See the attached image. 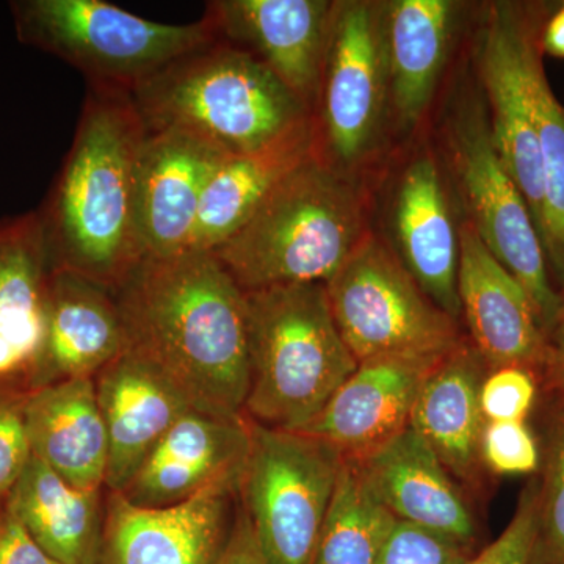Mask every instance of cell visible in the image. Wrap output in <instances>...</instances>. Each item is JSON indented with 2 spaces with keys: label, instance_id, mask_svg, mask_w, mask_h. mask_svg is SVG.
<instances>
[{
  "label": "cell",
  "instance_id": "1",
  "mask_svg": "<svg viewBox=\"0 0 564 564\" xmlns=\"http://www.w3.org/2000/svg\"><path fill=\"white\" fill-rule=\"evenodd\" d=\"M126 350L154 366L199 413L242 417L245 293L210 251L143 256L111 289Z\"/></svg>",
  "mask_w": 564,
  "mask_h": 564
},
{
  "label": "cell",
  "instance_id": "2",
  "mask_svg": "<svg viewBox=\"0 0 564 564\" xmlns=\"http://www.w3.org/2000/svg\"><path fill=\"white\" fill-rule=\"evenodd\" d=\"M144 137L131 93L88 87L73 144L39 210L52 269L115 289L143 258L135 202Z\"/></svg>",
  "mask_w": 564,
  "mask_h": 564
},
{
  "label": "cell",
  "instance_id": "3",
  "mask_svg": "<svg viewBox=\"0 0 564 564\" xmlns=\"http://www.w3.org/2000/svg\"><path fill=\"white\" fill-rule=\"evenodd\" d=\"M131 96L147 131L191 133L228 155L261 150L314 118L263 63L217 39Z\"/></svg>",
  "mask_w": 564,
  "mask_h": 564
},
{
  "label": "cell",
  "instance_id": "4",
  "mask_svg": "<svg viewBox=\"0 0 564 564\" xmlns=\"http://www.w3.org/2000/svg\"><path fill=\"white\" fill-rule=\"evenodd\" d=\"M364 236L361 195L315 152L282 180L239 231L210 252L243 292L326 284Z\"/></svg>",
  "mask_w": 564,
  "mask_h": 564
},
{
  "label": "cell",
  "instance_id": "5",
  "mask_svg": "<svg viewBox=\"0 0 564 564\" xmlns=\"http://www.w3.org/2000/svg\"><path fill=\"white\" fill-rule=\"evenodd\" d=\"M247 310V421L303 432L358 369L334 322L323 282L243 292Z\"/></svg>",
  "mask_w": 564,
  "mask_h": 564
},
{
  "label": "cell",
  "instance_id": "6",
  "mask_svg": "<svg viewBox=\"0 0 564 564\" xmlns=\"http://www.w3.org/2000/svg\"><path fill=\"white\" fill-rule=\"evenodd\" d=\"M10 10L22 44L69 63L95 88L132 93L170 63L215 40L204 18L162 24L104 0H14Z\"/></svg>",
  "mask_w": 564,
  "mask_h": 564
},
{
  "label": "cell",
  "instance_id": "7",
  "mask_svg": "<svg viewBox=\"0 0 564 564\" xmlns=\"http://www.w3.org/2000/svg\"><path fill=\"white\" fill-rule=\"evenodd\" d=\"M325 288L337 329L358 362L440 361L464 340L458 322L443 313L400 258L370 234Z\"/></svg>",
  "mask_w": 564,
  "mask_h": 564
},
{
  "label": "cell",
  "instance_id": "8",
  "mask_svg": "<svg viewBox=\"0 0 564 564\" xmlns=\"http://www.w3.org/2000/svg\"><path fill=\"white\" fill-rule=\"evenodd\" d=\"M343 462L318 437L250 422L239 500L267 563L314 564Z\"/></svg>",
  "mask_w": 564,
  "mask_h": 564
},
{
  "label": "cell",
  "instance_id": "9",
  "mask_svg": "<svg viewBox=\"0 0 564 564\" xmlns=\"http://www.w3.org/2000/svg\"><path fill=\"white\" fill-rule=\"evenodd\" d=\"M448 147L473 215L470 225L529 293L547 337L564 314V300L552 282L529 204L494 148L489 117L480 102L456 111L448 128Z\"/></svg>",
  "mask_w": 564,
  "mask_h": 564
},
{
  "label": "cell",
  "instance_id": "10",
  "mask_svg": "<svg viewBox=\"0 0 564 564\" xmlns=\"http://www.w3.org/2000/svg\"><path fill=\"white\" fill-rule=\"evenodd\" d=\"M384 3L334 2L315 110L317 151L328 148L333 161L350 165L375 147L389 95Z\"/></svg>",
  "mask_w": 564,
  "mask_h": 564
},
{
  "label": "cell",
  "instance_id": "11",
  "mask_svg": "<svg viewBox=\"0 0 564 564\" xmlns=\"http://www.w3.org/2000/svg\"><path fill=\"white\" fill-rule=\"evenodd\" d=\"M543 20L536 7L492 3L480 41V74L489 101L494 148L529 204L541 243L545 231L543 158L527 63L543 35Z\"/></svg>",
  "mask_w": 564,
  "mask_h": 564
},
{
  "label": "cell",
  "instance_id": "12",
  "mask_svg": "<svg viewBox=\"0 0 564 564\" xmlns=\"http://www.w3.org/2000/svg\"><path fill=\"white\" fill-rule=\"evenodd\" d=\"M239 486L215 485L166 508L135 507L107 491L98 564H217L236 521Z\"/></svg>",
  "mask_w": 564,
  "mask_h": 564
},
{
  "label": "cell",
  "instance_id": "13",
  "mask_svg": "<svg viewBox=\"0 0 564 564\" xmlns=\"http://www.w3.org/2000/svg\"><path fill=\"white\" fill-rule=\"evenodd\" d=\"M333 11L326 0H214L204 20L215 39L258 58L314 115Z\"/></svg>",
  "mask_w": 564,
  "mask_h": 564
},
{
  "label": "cell",
  "instance_id": "14",
  "mask_svg": "<svg viewBox=\"0 0 564 564\" xmlns=\"http://www.w3.org/2000/svg\"><path fill=\"white\" fill-rule=\"evenodd\" d=\"M51 273L39 212L0 221V392L44 386Z\"/></svg>",
  "mask_w": 564,
  "mask_h": 564
},
{
  "label": "cell",
  "instance_id": "15",
  "mask_svg": "<svg viewBox=\"0 0 564 564\" xmlns=\"http://www.w3.org/2000/svg\"><path fill=\"white\" fill-rule=\"evenodd\" d=\"M458 295L462 318L488 369L541 370L547 337L529 293L494 258L470 221L459 229Z\"/></svg>",
  "mask_w": 564,
  "mask_h": 564
},
{
  "label": "cell",
  "instance_id": "16",
  "mask_svg": "<svg viewBox=\"0 0 564 564\" xmlns=\"http://www.w3.org/2000/svg\"><path fill=\"white\" fill-rule=\"evenodd\" d=\"M228 158L191 133L147 131L135 202L143 256H172L191 248L204 191Z\"/></svg>",
  "mask_w": 564,
  "mask_h": 564
},
{
  "label": "cell",
  "instance_id": "17",
  "mask_svg": "<svg viewBox=\"0 0 564 564\" xmlns=\"http://www.w3.org/2000/svg\"><path fill=\"white\" fill-rule=\"evenodd\" d=\"M250 452V422L188 411L155 445L121 492L140 508L187 502L212 486L240 484Z\"/></svg>",
  "mask_w": 564,
  "mask_h": 564
},
{
  "label": "cell",
  "instance_id": "18",
  "mask_svg": "<svg viewBox=\"0 0 564 564\" xmlns=\"http://www.w3.org/2000/svg\"><path fill=\"white\" fill-rule=\"evenodd\" d=\"M109 443L106 489L121 494L191 403L154 366L124 350L95 377Z\"/></svg>",
  "mask_w": 564,
  "mask_h": 564
},
{
  "label": "cell",
  "instance_id": "19",
  "mask_svg": "<svg viewBox=\"0 0 564 564\" xmlns=\"http://www.w3.org/2000/svg\"><path fill=\"white\" fill-rule=\"evenodd\" d=\"M440 361L380 358L359 362L302 433L325 441L344 456L372 454L410 426L423 381Z\"/></svg>",
  "mask_w": 564,
  "mask_h": 564
},
{
  "label": "cell",
  "instance_id": "20",
  "mask_svg": "<svg viewBox=\"0 0 564 564\" xmlns=\"http://www.w3.org/2000/svg\"><path fill=\"white\" fill-rule=\"evenodd\" d=\"M400 261L422 292L448 317L462 321L458 295L459 236L430 155L410 163L395 199Z\"/></svg>",
  "mask_w": 564,
  "mask_h": 564
},
{
  "label": "cell",
  "instance_id": "21",
  "mask_svg": "<svg viewBox=\"0 0 564 564\" xmlns=\"http://www.w3.org/2000/svg\"><path fill=\"white\" fill-rule=\"evenodd\" d=\"M32 455L70 486L106 488L109 443L95 378L55 381L24 399Z\"/></svg>",
  "mask_w": 564,
  "mask_h": 564
},
{
  "label": "cell",
  "instance_id": "22",
  "mask_svg": "<svg viewBox=\"0 0 564 564\" xmlns=\"http://www.w3.org/2000/svg\"><path fill=\"white\" fill-rule=\"evenodd\" d=\"M367 475L399 521L443 533L469 547L475 521L433 448L411 426L362 456Z\"/></svg>",
  "mask_w": 564,
  "mask_h": 564
},
{
  "label": "cell",
  "instance_id": "23",
  "mask_svg": "<svg viewBox=\"0 0 564 564\" xmlns=\"http://www.w3.org/2000/svg\"><path fill=\"white\" fill-rule=\"evenodd\" d=\"M126 350L113 292L69 270L52 269L44 386L95 378Z\"/></svg>",
  "mask_w": 564,
  "mask_h": 564
},
{
  "label": "cell",
  "instance_id": "24",
  "mask_svg": "<svg viewBox=\"0 0 564 564\" xmlns=\"http://www.w3.org/2000/svg\"><path fill=\"white\" fill-rule=\"evenodd\" d=\"M488 369L474 345L463 340L426 375L410 426L462 481L477 480L486 421L480 388Z\"/></svg>",
  "mask_w": 564,
  "mask_h": 564
},
{
  "label": "cell",
  "instance_id": "25",
  "mask_svg": "<svg viewBox=\"0 0 564 564\" xmlns=\"http://www.w3.org/2000/svg\"><path fill=\"white\" fill-rule=\"evenodd\" d=\"M104 489L70 486L32 455L7 494L6 508L55 562L98 564L106 522Z\"/></svg>",
  "mask_w": 564,
  "mask_h": 564
},
{
  "label": "cell",
  "instance_id": "26",
  "mask_svg": "<svg viewBox=\"0 0 564 564\" xmlns=\"http://www.w3.org/2000/svg\"><path fill=\"white\" fill-rule=\"evenodd\" d=\"M315 152L313 118L261 150L229 155L204 191L188 250L220 247L250 220L282 180Z\"/></svg>",
  "mask_w": 564,
  "mask_h": 564
},
{
  "label": "cell",
  "instance_id": "27",
  "mask_svg": "<svg viewBox=\"0 0 564 564\" xmlns=\"http://www.w3.org/2000/svg\"><path fill=\"white\" fill-rule=\"evenodd\" d=\"M455 21L448 0H395L383 6L389 95L399 120L417 124L443 70Z\"/></svg>",
  "mask_w": 564,
  "mask_h": 564
},
{
  "label": "cell",
  "instance_id": "28",
  "mask_svg": "<svg viewBox=\"0 0 564 564\" xmlns=\"http://www.w3.org/2000/svg\"><path fill=\"white\" fill-rule=\"evenodd\" d=\"M397 522L361 459L344 456L314 564L377 563Z\"/></svg>",
  "mask_w": 564,
  "mask_h": 564
},
{
  "label": "cell",
  "instance_id": "29",
  "mask_svg": "<svg viewBox=\"0 0 564 564\" xmlns=\"http://www.w3.org/2000/svg\"><path fill=\"white\" fill-rule=\"evenodd\" d=\"M527 79L543 158V247L549 269L558 281L556 289L564 300V107L556 99L545 76L541 41H538L530 52Z\"/></svg>",
  "mask_w": 564,
  "mask_h": 564
},
{
  "label": "cell",
  "instance_id": "30",
  "mask_svg": "<svg viewBox=\"0 0 564 564\" xmlns=\"http://www.w3.org/2000/svg\"><path fill=\"white\" fill-rule=\"evenodd\" d=\"M533 564H564V400L549 429Z\"/></svg>",
  "mask_w": 564,
  "mask_h": 564
},
{
  "label": "cell",
  "instance_id": "31",
  "mask_svg": "<svg viewBox=\"0 0 564 564\" xmlns=\"http://www.w3.org/2000/svg\"><path fill=\"white\" fill-rule=\"evenodd\" d=\"M467 545L443 533L399 521L375 564H469Z\"/></svg>",
  "mask_w": 564,
  "mask_h": 564
},
{
  "label": "cell",
  "instance_id": "32",
  "mask_svg": "<svg viewBox=\"0 0 564 564\" xmlns=\"http://www.w3.org/2000/svg\"><path fill=\"white\" fill-rule=\"evenodd\" d=\"M536 372L508 366L491 370L480 388V408L486 422H524L536 400Z\"/></svg>",
  "mask_w": 564,
  "mask_h": 564
},
{
  "label": "cell",
  "instance_id": "33",
  "mask_svg": "<svg viewBox=\"0 0 564 564\" xmlns=\"http://www.w3.org/2000/svg\"><path fill=\"white\" fill-rule=\"evenodd\" d=\"M480 456L499 475L533 474L541 462L540 447L525 422H486Z\"/></svg>",
  "mask_w": 564,
  "mask_h": 564
},
{
  "label": "cell",
  "instance_id": "34",
  "mask_svg": "<svg viewBox=\"0 0 564 564\" xmlns=\"http://www.w3.org/2000/svg\"><path fill=\"white\" fill-rule=\"evenodd\" d=\"M540 478L534 477L521 494L510 524L486 545L469 564H533L538 540Z\"/></svg>",
  "mask_w": 564,
  "mask_h": 564
},
{
  "label": "cell",
  "instance_id": "35",
  "mask_svg": "<svg viewBox=\"0 0 564 564\" xmlns=\"http://www.w3.org/2000/svg\"><path fill=\"white\" fill-rule=\"evenodd\" d=\"M25 397L0 392V497L6 499L32 458L24 421Z\"/></svg>",
  "mask_w": 564,
  "mask_h": 564
},
{
  "label": "cell",
  "instance_id": "36",
  "mask_svg": "<svg viewBox=\"0 0 564 564\" xmlns=\"http://www.w3.org/2000/svg\"><path fill=\"white\" fill-rule=\"evenodd\" d=\"M0 564H61L47 555L17 518L3 507L0 514Z\"/></svg>",
  "mask_w": 564,
  "mask_h": 564
},
{
  "label": "cell",
  "instance_id": "37",
  "mask_svg": "<svg viewBox=\"0 0 564 564\" xmlns=\"http://www.w3.org/2000/svg\"><path fill=\"white\" fill-rule=\"evenodd\" d=\"M217 564H269L242 507L237 510L231 534Z\"/></svg>",
  "mask_w": 564,
  "mask_h": 564
},
{
  "label": "cell",
  "instance_id": "38",
  "mask_svg": "<svg viewBox=\"0 0 564 564\" xmlns=\"http://www.w3.org/2000/svg\"><path fill=\"white\" fill-rule=\"evenodd\" d=\"M541 372L547 388L555 392L558 400H564V314L549 333Z\"/></svg>",
  "mask_w": 564,
  "mask_h": 564
},
{
  "label": "cell",
  "instance_id": "39",
  "mask_svg": "<svg viewBox=\"0 0 564 564\" xmlns=\"http://www.w3.org/2000/svg\"><path fill=\"white\" fill-rule=\"evenodd\" d=\"M541 47L552 57L564 58V2L545 21Z\"/></svg>",
  "mask_w": 564,
  "mask_h": 564
},
{
  "label": "cell",
  "instance_id": "40",
  "mask_svg": "<svg viewBox=\"0 0 564 564\" xmlns=\"http://www.w3.org/2000/svg\"><path fill=\"white\" fill-rule=\"evenodd\" d=\"M3 507H6V499H2V497H0V514H2Z\"/></svg>",
  "mask_w": 564,
  "mask_h": 564
}]
</instances>
